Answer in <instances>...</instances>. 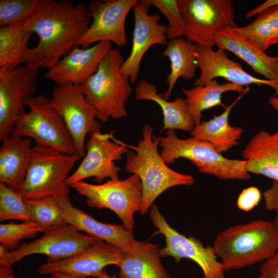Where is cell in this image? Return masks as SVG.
Returning <instances> with one entry per match:
<instances>
[{"instance_id":"cell-1","label":"cell","mask_w":278,"mask_h":278,"mask_svg":"<svg viewBox=\"0 0 278 278\" xmlns=\"http://www.w3.org/2000/svg\"><path fill=\"white\" fill-rule=\"evenodd\" d=\"M91 23L85 5L68 0H53L18 23L21 28L36 33L39 39L35 47L28 49L24 65L33 70L53 67L77 46Z\"/></svg>"},{"instance_id":"cell-2","label":"cell","mask_w":278,"mask_h":278,"mask_svg":"<svg viewBox=\"0 0 278 278\" xmlns=\"http://www.w3.org/2000/svg\"><path fill=\"white\" fill-rule=\"evenodd\" d=\"M213 249L224 271L265 261L278 250V232L273 221L255 220L219 233Z\"/></svg>"},{"instance_id":"cell-3","label":"cell","mask_w":278,"mask_h":278,"mask_svg":"<svg viewBox=\"0 0 278 278\" xmlns=\"http://www.w3.org/2000/svg\"><path fill=\"white\" fill-rule=\"evenodd\" d=\"M153 127L148 124L142 127L143 138L137 146L128 151L125 170L137 175L142 186V203L140 213L146 214L154 200L167 189L178 185L191 186L194 177L170 168L158 152L159 137L152 134Z\"/></svg>"},{"instance_id":"cell-4","label":"cell","mask_w":278,"mask_h":278,"mask_svg":"<svg viewBox=\"0 0 278 278\" xmlns=\"http://www.w3.org/2000/svg\"><path fill=\"white\" fill-rule=\"evenodd\" d=\"M124 61L120 51L112 48L96 72L80 85L85 100L95 109L96 118L102 123L110 118L128 116L126 105L132 88L130 79L120 71Z\"/></svg>"},{"instance_id":"cell-5","label":"cell","mask_w":278,"mask_h":278,"mask_svg":"<svg viewBox=\"0 0 278 278\" xmlns=\"http://www.w3.org/2000/svg\"><path fill=\"white\" fill-rule=\"evenodd\" d=\"M82 158L77 153L66 154L34 143L19 193L25 201L68 195L71 186L67 180L76 162Z\"/></svg>"},{"instance_id":"cell-6","label":"cell","mask_w":278,"mask_h":278,"mask_svg":"<svg viewBox=\"0 0 278 278\" xmlns=\"http://www.w3.org/2000/svg\"><path fill=\"white\" fill-rule=\"evenodd\" d=\"M160 155L167 164L184 158L189 160L202 173L212 175L218 179L248 180L247 160L229 159L219 153L209 142L192 136L183 140L169 129L165 136H160Z\"/></svg>"},{"instance_id":"cell-7","label":"cell","mask_w":278,"mask_h":278,"mask_svg":"<svg viewBox=\"0 0 278 278\" xmlns=\"http://www.w3.org/2000/svg\"><path fill=\"white\" fill-rule=\"evenodd\" d=\"M26 106L29 111L18 119L10 135L33 139L36 143L64 154L77 153L62 116L51 106L50 97L42 94L33 96Z\"/></svg>"},{"instance_id":"cell-8","label":"cell","mask_w":278,"mask_h":278,"mask_svg":"<svg viewBox=\"0 0 278 278\" xmlns=\"http://www.w3.org/2000/svg\"><path fill=\"white\" fill-rule=\"evenodd\" d=\"M70 186L86 198L88 206L111 210L126 228L132 231L134 214L140 211L142 203V186L137 175L132 174L124 180L109 179L101 184L80 181Z\"/></svg>"},{"instance_id":"cell-9","label":"cell","mask_w":278,"mask_h":278,"mask_svg":"<svg viewBox=\"0 0 278 278\" xmlns=\"http://www.w3.org/2000/svg\"><path fill=\"white\" fill-rule=\"evenodd\" d=\"M185 24V37L198 46L212 47L216 33L237 27L232 0H177Z\"/></svg>"},{"instance_id":"cell-10","label":"cell","mask_w":278,"mask_h":278,"mask_svg":"<svg viewBox=\"0 0 278 278\" xmlns=\"http://www.w3.org/2000/svg\"><path fill=\"white\" fill-rule=\"evenodd\" d=\"M98 240L66 223L44 232L40 238L30 242L21 244L0 258V266H12L26 256L37 254L46 255L48 263L59 262L82 252Z\"/></svg>"},{"instance_id":"cell-11","label":"cell","mask_w":278,"mask_h":278,"mask_svg":"<svg viewBox=\"0 0 278 278\" xmlns=\"http://www.w3.org/2000/svg\"><path fill=\"white\" fill-rule=\"evenodd\" d=\"M149 216L158 229L155 233L165 237L166 246L159 249L161 257H172L177 264L182 258L190 259L199 265L204 278H224L222 265L212 246L205 247L198 238L179 233L169 225L155 204L150 207Z\"/></svg>"},{"instance_id":"cell-12","label":"cell","mask_w":278,"mask_h":278,"mask_svg":"<svg viewBox=\"0 0 278 278\" xmlns=\"http://www.w3.org/2000/svg\"><path fill=\"white\" fill-rule=\"evenodd\" d=\"M51 107L62 116L73 140L77 153L84 157L88 134L101 132L94 108L85 100L80 85H55L50 97Z\"/></svg>"},{"instance_id":"cell-13","label":"cell","mask_w":278,"mask_h":278,"mask_svg":"<svg viewBox=\"0 0 278 278\" xmlns=\"http://www.w3.org/2000/svg\"><path fill=\"white\" fill-rule=\"evenodd\" d=\"M39 69L20 65L0 70V140L9 136L20 116L25 113L27 100L33 96Z\"/></svg>"},{"instance_id":"cell-14","label":"cell","mask_w":278,"mask_h":278,"mask_svg":"<svg viewBox=\"0 0 278 278\" xmlns=\"http://www.w3.org/2000/svg\"><path fill=\"white\" fill-rule=\"evenodd\" d=\"M113 131L93 133L85 144V154L77 169L69 177L72 184L94 177L100 183L106 179H119L120 168L115 162L120 160L127 153L126 145L115 140Z\"/></svg>"},{"instance_id":"cell-15","label":"cell","mask_w":278,"mask_h":278,"mask_svg":"<svg viewBox=\"0 0 278 278\" xmlns=\"http://www.w3.org/2000/svg\"><path fill=\"white\" fill-rule=\"evenodd\" d=\"M136 0H93L88 4L89 18L93 19L77 46L87 48L95 43L107 41L119 46L128 43L125 23Z\"/></svg>"},{"instance_id":"cell-16","label":"cell","mask_w":278,"mask_h":278,"mask_svg":"<svg viewBox=\"0 0 278 278\" xmlns=\"http://www.w3.org/2000/svg\"><path fill=\"white\" fill-rule=\"evenodd\" d=\"M126 252L116 246L98 240L85 250L69 258L42 264L38 272L42 275L59 273L75 278L97 277L109 265L118 267Z\"/></svg>"},{"instance_id":"cell-17","label":"cell","mask_w":278,"mask_h":278,"mask_svg":"<svg viewBox=\"0 0 278 278\" xmlns=\"http://www.w3.org/2000/svg\"><path fill=\"white\" fill-rule=\"evenodd\" d=\"M150 6L148 0H136L132 7L134 26L132 48L120 69L131 83L137 81L141 62L148 49L153 45H166L167 42V27L159 23V14L148 13Z\"/></svg>"},{"instance_id":"cell-18","label":"cell","mask_w":278,"mask_h":278,"mask_svg":"<svg viewBox=\"0 0 278 278\" xmlns=\"http://www.w3.org/2000/svg\"><path fill=\"white\" fill-rule=\"evenodd\" d=\"M197 66L200 75L195 86H204L216 78H223L228 82L248 86L250 84L266 85L273 89V96L278 97V83L256 78L242 68V65L230 59L225 50L198 46L195 53Z\"/></svg>"},{"instance_id":"cell-19","label":"cell","mask_w":278,"mask_h":278,"mask_svg":"<svg viewBox=\"0 0 278 278\" xmlns=\"http://www.w3.org/2000/svg\"><path fill=\"white\" fill-rule=\"evenodd\" d=\"M112 48L111 43L107 41L87 48L76 46L55 66L48 69L44 76L56 85H81L96 72L102 60Z\"/></svg>"},{"instance_id":"cell-20","label":"cell","mask_w":278,"mask_h":278,"mask_svg":"<svg viewBox=\"0 0 278 278\" xmlns=\"http://www.w3.org/2000/svg\"><path fill=\"white\" fill-rule=\"evenodd\" d=\"M67 223L78 231L103 240L123 251H131L138 243L132 231L123 224L105 223L94 219L81 209L74 207L68 195L55 198Z\"/></svg>"},{"instance_id":"cell-21","label":"cell","mask_w":278,"mask_h":278,"mask_svg":"<svg viewBox=\"0 0 278 278\" xmlns=\"http://www.w3.org/2000/svg\"><path fill=\"white\" fill-rule=\"evenodd\" d=\"M215 40L218 48L231 52L256 73L278 83V55L271 57L266 55L236 34L231 27L217 32Z\"/></svg>"},{"instance_id":"cell-22","label":"cell","mask_w":278,"mask_h":278,"mask_svg":"<svg viewBox=\"0 0 278 278\" xmlns=\"http://www.w3.org/2000/svg\"><path fill=\"white\" fill-rule=\"evenodd\" d=\"M1 142L0 182L19 193L29 164L32 140L9 135Z\"/></svg>"},{"instance_id":"cell-23","label":"cell","mask_w":278,"mask_h":278,"mask_svg":"<svg viewBox=\"0 0 278 278\" xmlns=\"http://www.w3.org/2000/svg\"><path fill=\"white\" fill-rule=\"evenodd\" d=\"M249 173L260 175L278 182V131L270 133L260 131L249 141L242 151Z\"/></svg>"},{"instance_id":"cell-24","label":"cell","mask_w":278,"mask_h":278,"mask_svg":"<svg viewBox=\"0 0 278 278\" xmlns=\"http://www.w3.org/2000/svg\"><path fill=\"white\" fill-rule=\"evenodd\" d=\"M250 90L245 88L243 92L231 104L226 106L224 112L207 121L201 122L190 131L192 136L210 143L220 154L228 151L239 144L243 129L231 126L229 117L231 111L237 102Z\"/></svg>"},{"instance_id":"cell-25","label":"cell","mask_w":278,"mask_h":278,"mask_svg":"<svg viewBox=\"0 0 278 278\" xmlns=\"http://www.w3.org/2000/svg\"><path fill=\"white\" fill-rule=\"evenodd\" d=\"M157 245L139 241L126 252L118 268L120 278H170L164 268Z\"/></svg>"},{"instance_id":"cell-26","label":"cell","mask_w":278,"mask_h":278,"mask_svg":"<svg viewBox=\"0 0 278 278\" xmlns=\"http://www.w3.org/2000/svg\"><path fill=\"white\" fill-rule=\"evenodd\" d=\"M135 96L137 100H151L160 106L163 115V127L161 131L180 129L190 132L195 127L185 98L179 97L173 101L165 100L158 94L156 86L145 79H141L137 83Z\"/></svg>"},{"instance_id":"cell-27","label":"cell","mask_w":278,"mask_h":278,"mask_svg":"<svg viewBox=\"0 0 278 278\" xmlns=\"http://www.w3.org/2000/svg\"><path fill=\"white\" fill-rule=\"evenodd\" d=\"M198 47L197 45L182 37L167 41L162 55L168 58L170 72L166 79L167 90L160 94L164 99L168 100L179 78L188 81L195 77L197 68L195 53Z\"/></svg>"},{"instance_id":"cell-28","label":"cell","mask_w":278,"mask_h":278,"mask_svg":"<svg viewBox=\"0 0 278 278\" xmlns=\"http://www.w3.org/2000/svg\"><path fill=\"white\" fill-rule=\"evenodd\" d=\"M242 86L230 82L218 83L214 79L204 86H195L188 90L181 89L185 94L187 110L195 126L200 124L202 112L216 106H226L222 103V95L227 92L241 93L245 90Z\"/></svg>"},{"instance_id":"cell-29","label":"cell","mask_w":278,"mask_h":278,"mask_svg":"<svg viewBox=\"0 0 278 278\" xmlns=\"http://www.w3.org/2000/svg\"><path fill=\"white\" fill-rule=\"evenodd\" d=\"M232 29L238 36L265 53L271 46L278 44V6L260 12L249 25Z\"/></svg>"},{"instance_id":"cell-30","label":"cell","mask_w":278,"mask_h":278,"mask_svg":"<svg viewBox=\"0 0 278 278\" xmlns=\"http://www.w3.org/2000/svg\"><path fill=\"white\" fill-rule=\"evenodd\" d=\"M33 33L18 24L0 27V70L13 69L25 63Z\"/></svg>"},{"instance_id":"cell-31","label":"cell","mask_w":278,"mask_h":278,"mask_svg":"<svg viewBox=\"0 0 278 278\" xmlns=\"http://www.w3.org/2000/svg\"><path fill=\"white\" fill-rule=\"evenodd\" d=\"M53 0H0V26L21 23Z\"/></svg>"},{"instance_id":"cell-32","label":"cell","mask_w":278,"mask_h":278,"mask_svg":"<svg viewBox=\"0 0 278 278\" xmlns=\"http://www.w3.org/2000/svg\"><path fill=\"white\" fill-rule=\"evenodd\" d=\"M11 219L33 221L29 205L22 195L0 182V221Z\"/></svg>"},{"instance_id":"cell-33","label":"cell","mask_w":278,"mask_h":278,"mask_svg":"<svg viewBox=\"0 0 278 278\" xmlns=\"http://www.w3.org/2000/svg\"><path fill=\"white\" fill-rule=\"evenodd\" d=\"M25 201L29 205L33 221L41 232L67 223L54 197Z\"/></svg>"},{"instance_id":"cell-34","label":"cell","mask_w":278,"mask_h":278,"mask_svg":"<svg viewBox=\"0 0 278 278\" xmlns=\"http://www.w3.org/2000/svg\"><path fill=\"white\" fill-rule=\"evenodd\" d=\"M41 230L32 221L16 224L13 222L0 224V242L8 250H15L24 239L33 238Z\"/></svg>"},{"instance_id":"cell-35","label":"cell","mask_w":278,"mask_h":278,"mask_svg":"<svg viewBox=\"0 0 278 278\" xmlns=\"http://www.w3.org/2000/svg\"><path fill=\"white\" fill-rule=\"evenodd\" d=\"M150 5L158 8L168 21L166 37L169 40L185 35V24L177 0H148Z\"/></svg>"},{"instance_id":"cell-36","label":"cell","mask_w":278,"mask_h":278,"mask_svg":"<svg viewBox=\"0 0 278 278\" xmlns=\"http://www.w3.org/2000/svg\"><path fill=\"white\" fill-rule=\"evenodd\" d=\"M261 197V192L258 188L249 187L244 189L239 194L237 205L240 210L249 212L257 205Z\"/></svg>"},{"instance_id":"cell-37","label":"cell","mask_w":278,"mask_h":278,"mask_svg":"<svg viewBox=\"0 0 278 278\" xmlns=\"http://www.w3.org/2000/svg\"><path fill=\"white\" fill-rule=\"evenodd\" d=\"M257 278H278V252L260 265Z\"/></svg>"},{"instance_id":"cell-38","label":"cell","mask_w":278,"mask_h":278,"mask_svg":"<svg viewBox=\"0 0 278 278\" xmlns=\"http://www.w3.org/2000/svg\"><path fill=\"white\" fill-rule=\"evenodd\" d=\"M265 206L268 211H273L278 214V182L272 181L271 186L263 193Z\"/></svg>"},{"instance_id":"cell-39","label":"cell","mask_w":278,"mask_h":278,"mask_svg":"<svg viewBox=\"0 0 278 278\" xmlns=\"http://www.w3.org/2000/svg\"><path fill=\"white\" fill-rule=\"evenodd\" d=\"M276 6H278V0H267L256 8L249 10L245 14L246 18H252L266 9Z\"/></svg>"},{"instance_id":"cell-40","label":"cell","mask_w":278,"mask_h":278,"mask_svg":"<svg viewBox=\"0 0 278 278\" xmlns=\"http://www.w3.org/2000/svg\"><path fill=\"white\" fill-rule=\"evenodd\" d=\"M0 278H16L13 275L12 266H0Z\"/></svg>"},{"instance_id":"cell-41","label":"cell","mask_w":278,"mask_h":278,"mask_svg":"<svg viewBox=\"0 0 278 278\" xmlns=\"http://www.w3.org/2000/svg\"><path fill=\"white\" fill-rule=\"evenodd\" d=\"M51 278H75L71 277L59 273H54L50 274ZM94 278H120V277H116L115 275L110 276L106 271L105 273L100 276Z\"/></svg>"},{"instance_id":"cell-42","label":"cell","mask_w":278,"mask_h":278,"mask_svg":"<svg viewBox=\"0 0 278 278\" xmlns=\"http://www.w3.org/2000/svg\"><path fill=\"white\" fill-rule=\"evenodd\" d=\"M268 103L278 113V97L270 96L268 99Z\"/></svg>"},{"instance_id":"cell-43","label":"cell","mask_w":278,"mask_h":278,"mask_svg":"<svg viewBox=\"0 0 278 278\" xmlns=\"http://www.w3.org/2000/svg\"><path fill=\"white\" fill-rule=\"evenodd\" d=\"M10 252L8 249L4 246L1 245L0 246V258L5 257Z\"/></svg>"},{"instance_id":"cell-44","label":"cell","mask_w":278,"mask_h":278,"mask_svg":"<svg viewBox=\"0 0 278 278\" xmlns=\"http://www.w3.org/2000/svg\"><path fill=\"white\" fill-rule=\"evenodd\" d=\"M273 221L278 232V214L276 215Z\"/></svg>"}]
</instances>
